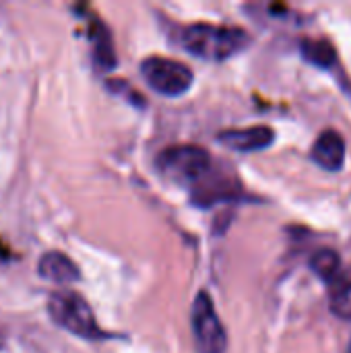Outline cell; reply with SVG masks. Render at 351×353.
Returning a JSON list of instances; mask_svg holds the SVG:
<instances>
[{
  "mask_svg": "<svg viewBox=\"0 0 351 353\" xmlns=\"http://www.w3.org/2000/svg\"><path fill=\"white\" fill-rule=\"evenodd\" d=\"M312 159L327 172H339L345 163V141L343 137L329 128L321 132L312 147Z\"/></svg>",
  "mask_w": 351,
  "mask_h": 353,
  "instance_id": "cell-8",
  "label": "cell"
},
{
  "mask_svg": "<svg viewBox=\"0 0 351 353\" xmlns=\"http://www.w3.org/2000/svg\"><path fill=\"white\" fill-rule=\"evenodd\" d=\"M93 56H95V64L103 70H112L116 66V52L112 46V39L106 31L103 25H97L95 33H93Z\"/></svg>",
  "mask_w": 351,
  "mask_h": 353,
  "instance_id": "cell-12",
  "label": "cell"
},
{
  "mask_svg": "<svg viewBox=\"0 0 351 353\" xmlns=\"http://www.w3.org/2000/svg\"><path fill=\"white\" fill-rule=\"evenodd\" d=\"M190 327L199 353H225L228 350V333L225 327L213 306V300L207 292H199L192 310H190Z\"/></svg>",
  "mask_w": 351,
  "mask_h": 353,
  "instance_id": "cell-5",
  "label": "cell"
},
{
  "mask_svg": "<svg viewBox=\"0 0 351 353\" xmlns=\"http://www.w3.org/2000/svg\"><path fill=\"white\" fill-rule=\"evenodd\" d=\"M348 353H351V345H350V350H348Z\"/></svg>",
  "mask_w": 351,
  "mask_h": 353,
  "instance_id": "cell-13",
  "label": "cell"
},
{
  "mask_svg": "<svg viewBox=\"0 0 351 353\" xmlns=\"http://www.w3.org/2000/svg\"><path fill=\"white\" fill-rule=\"evenodd\" d=\"M329 304L335 316L351 321V279L337 275L329 283Z\"/></svg>",
  "mask_w": 351,
  "mask_h": 353,
  "instance_id": "cell-10",
  "label": "cell"
},
{
  "mask_svg": "<svg viewBox=\"0 0 351 353\" xmlns=\"http://www.w3.org/2000/svg\"><path fill=\"white\" fill-rule=\"evenodd\" d=\"M310 269L327 283H331L339 271H341V259L335 250L331 248H323V250H317L310 259Z\"/></svg>",
  "mask_w": 351,
  "mask_h": 353,
  "instance_id": "cell-11",
  "label": "cell"
},
{
  "mask_svg": "<svg viewBox=\"0 0 351 353\" xmlns=\"http://www.w3.org/2000/svg\"><path fill=\"white\" fill-rule=\"evenodd\" d=\"M180 41L184 50L207 62H223L244 52L250 46V35L240 27L192 23L182 29Z\"/></svg>",
  "mask_w": 351,
  "mask_h": 353,
  "instance_id": "cell-1",
  "label": "cell"
},
{
  "mask_svg": "<svg viewBox=\"0 0 351 353\" xmlns=\"http://www.w3.org/2000/svg\"><path fill=\"white\" fill-rule=\"evenodd\" d=\"M275 141V132L269 126H250V128H232L217 134V143L238 151V153H254L271 147Z\"/></svg>",
  "mask_w": 351,
  "mask_h": 353,
  "instance_id": "cell-6",
  "label": "cell"
},
{
  "mask_svg": "<svg viewBox=\"0 0 351 353\" xmlns=\"http://www.w3.org/2000/svg\"><path fill=\"white\" fill-rule=\"evenodd\" d=\"M37 275L56 285H70L81 279V271L77 263L60 250H50L41 254L37 263Z\"/></svg>",
  "mask_w": 351,
  "mask_h": 353,
  "instance_id": "cell-7",
  "label": "cell"
},
{
  "mask_svg": "<svg viewBox=\"0 0 351 353\" xmlns=\"http://www.w3.org/2000/svg\"><path fill=\"white\" fill-rule=\"evenodd\" d=\"M48 314L56 327H60L62 331L79 339L101 341L106 337V333L95 321L91 306L77 292H70V290L54 292L48 298Z\"/></svg>",
  "mask_w": 351,
  "mask_h": 353,
  "instance_id": "cell-2",
  "label": "cell"
},
{
  "mask_svg": "<svg viewBox=\"0 0 351 353\" xmlns=\"http://www.w3.org/2000/svg\"><path fill=\"white\" fill-rule=\"evenodd\" d=\"M141 77L161 97H182L194 85V72L188 64L166 58L149 56L141 62Z\"/></svg>",
  "mask_w": 351,
  "mask_h": 353,
  "instance_id": "cell-4",
  "label": "cell"
},
{
  "mask_svg": "<svg viewBox=\"0 0 351 353\" xmlns=\"http://www.w3.org/2000/svg\"><path fill=\"white\" fill-rule=\"evenodd\" d=\"M300 52L304 60H308L319 68H329L337 62V52L329 39H302Z\"/></svg>",
  "mask_w": 351,
  "mask_h": 353,
  "instance_id": "cell-9",
  "label": "cell"
},
{
  "mask_svg": "<svg viewBox=\"0 0 351 353\" xmlns=\"http://www.w3.org/2000/svg\"><path fill=\"white\" fill-rule=\"evenodd\" d=\"M155 168L166 180L176 184H186L192 188L213 170V159L211 153L203 147L176 145L163 149L155 157Z\"/></svg>",
  "mask_w": 351,
  "mask_h": 353,
  "instance_id": "cell-3",
  "label": "cell"
}]
</instances>
